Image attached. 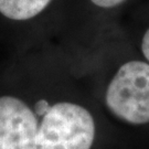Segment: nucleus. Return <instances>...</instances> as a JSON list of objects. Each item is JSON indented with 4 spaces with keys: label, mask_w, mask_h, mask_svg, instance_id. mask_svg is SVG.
Instances as JSON below:
<instances>
[{
    "label": "nucleus",
    "mask_w": 149,
    "mask_h": 149,
    "mask_svg": "<svg viewBox=\"0 0 149 149\" xmlns=\"http://www.w3.org/2000/svg\"><path fill=\"white\" fill-rule=\"evenodd\" d=\"M68 49L100 111L129 126L149 125V63L116 26Z\"/></svg>",
    "instance_id": "obj_1"
},
{
    "label": "nucleus",
    "mask_w": 149,
    "mask_h": 149,
    "mask_svg": "<svg viewBox=\"0 0 149 149\" xmlns=\"http://www.w3.org/2000/svg\"><path fill=\"white\" fill-rule=\"evenodd\" d=\"M60 0H0V44L10 55L58 39Z\"/></svg>",
    "instance_id": "obj_2"
},
{
    "label": "nucleus",
    "mask_w": 149,
    "mask_h": 149,
    "mask_svg": "<svg viewBox=\"0 0 149 149\" xmlns=\"http://www.w3.org/2000/svg\"><path fill=\"white\" fill-rule=\"evenodd\" d=\"M128 1L82 0V6L64 22L56 42L71 47L91 42L103 32L115 27L112 19Z\"/></svg>",
    "instance_id": "obj_3"
},
{
    "label": "nucleus",
    "mask_w": 149,
    "mask_h": 149,
    "mask_svg": "<svg viewBox=\"0 0 149 149\" xmlns=\"http://www.w3.org/2000/svg\"><path fill=\"white\" fill-rule=\"evenodd\" d=\"M137 53L149 63V21L139 31L136 41L128 40Z\"/></svg>",
    "instance_id": "obj_4"
}]
</instances>
